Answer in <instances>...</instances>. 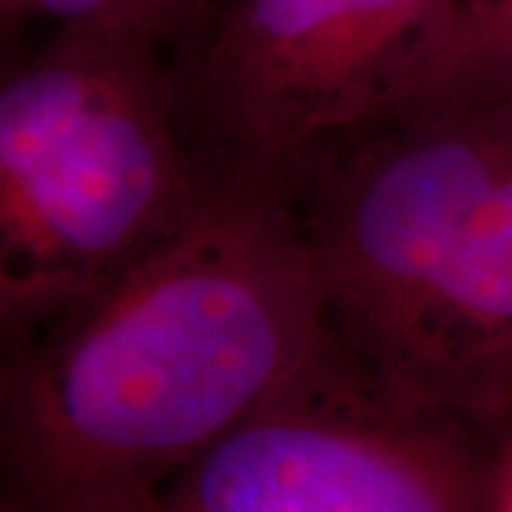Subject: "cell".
<instances>
[{"label": "cell", "instance_id": "obj_1", "mask_svg": "<svg viewBox=\"0 0 512 512\" xmlns=\"http://www.w3.org/2000/svg\"><path fill=\"white\" fill-rule=\"evenodd\" d=\"M348 350L279 177H211L165 237L12 339L3 512H140Z\"/></svg>", "mask_w": 512, "mask_h": 512}, {"label": "cell", "instance_id": "obj_2", "mask_svg": "<svg viewBox=\"0 0 512 512\" xmlns=\"http://www.w3.org/2000/svg\"><path fill=\"white\" fill-rule=\"evenodd\" d=\"M302 214L330 330L393 399L512 430V109L367 128Z\"/></svg>", "mask_w": 512, "mask_h": 512}, {"label": "cell", "instance_id": "obj_3", "mask_svg": "<svg viewBox=\"0 0 512 512\" xmlns=\"http://www.w3.org/2000/svg\"><path fill=\"white\" fill-rule=\"evenodd\" d=\"M160 40L66 26L0 86V311L12 339L165 237L211 174Z\"/></svg>", "mask_w": 512, "mask_h": 512}, {"label": "cell", "instance_id": "obj_4", "mask_svg": "<svg viewBox=\"0 0 512 512\" xmlns=\"http://www.w3.org/2000/svg\"><path fill=\"white\" fill-rule=\"evenodd\" d=\"M493 441L345 353L205 447L140 512H487Z\"/></svg>", "mask_w": 512, "mask_h": 512}, {"label": "cell", "instance_id": "obj_5", "mask_svg": "<svg viewBox=\"0 0 512 512\" xmlns=\"http://www.w3.org/2000/svg\"><path fill=\"white\" fill-rule=\"evenodd\" d=\"M450 0H228L197 74L205 120L239 168L285 177L379 123Z\"/></svg>", "mask_w": 512, "mask_h": 512}, {"label": "cell", "instance_id": "obj_6", "mask_svg": "<svg viewBox=\"0 0 512 512\" xmlns=\"http://www.w3.org/2000/svg\"><path fill=\"white\" fill-rule=\"evenodd\" d=\"M478 109H512V0H450L376 126Z\"/></svg>", "mask_w": 512, "mask_h": 512}, {"label": "cell", "instance_id": "obj_7", "mask_svg": "<svg viewBox=\"0 0 512 512\" xmlns=\"http://www.w3.org/2000/svg\"><path fill=\"white\" fill-rule=\"evenodd\" d=\"M205 0H0L3 23L52 20L57 29L92 26L111 32L168 40L194 15H200Z\"/></svg>", "mask_w": 512, "mask_h": 512}, {"label": "cell", "instance_id": "obj_8", "mask_svg": "<svg viewBox=\"0 0 512 512\" xmlns=\"http://www.w3.org/2000/svg\"><path fill=\"white\" fill-rule=\"evenodd\" d=\"M487 512H512V430L493 444Z\"/></svg>", "mask_w": 512, "mask_h": 512}]
</instances>
